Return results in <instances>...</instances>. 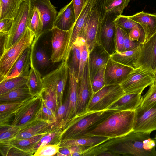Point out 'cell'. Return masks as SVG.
Returning a JSON list of instances; mask_svg holds the SVG:
<instances>
[{"mask_svg":"<svg viewBox=\"0 0 156 156\" xmlns=\"http://www.w3.org/2000/svg\"><path fill=\"white\" fill-rule=\"evenodd\" d=\"M150 133L132 131L122 136L109 138L97 145L88 147L85 156H96L109 152L114 156H156V140Z\"/></svg>","mask_w":156,"mask_h":156,"instance_id":"obj_1","label":"cell"},{"mask_svg":"<svg viewBox=\"0 0 156 156\" xmlns=\"http://www.w3.org/2000/svg\"><path fill=\"white\" fill-rule=\"evenodd\" d=\"M135 111H118L110 115L83 137L109 138L125 135L133 131Z\"/></svg>","mask_w":156,"mask_h":156,"instance_id":"obj_2","label":"cell"},{"mask_svg":"<svg viewBox=\"0 0 156 156\" xmlns=\"http://www.w3.org/2000/svg\"><path fill=\"white\" fill-rule=\"evenodd\" d=\"M118 110L107 109L98 111H88L76 116L61 133L59 141L83 137L111 114Z\"/></svg>","mask_w":156,"mask_h":156,"instance_id":"obj_3","label":"cell"},{"mask_svg":"<svg viewBox=\"0 0 156 156\" xmlns=\"http://www.w3.org/2000/svg\"><path fill=\"white\" fill-rule=\"evenodd\" d=\"M41 93L34 96L16 108L0 113V127L21 128L36 118L42 102Z\"/></svg>","mask_w":156,"mask_h":156,"instance_id":"obj_4","label":"cell"},{"mask_svg":"<svg viewBox=\"0 0 156 156\" xmlns=\"http://www.w3.org/2000/svg\"><path fill=\"white\" fill-rule=\"evenodd\" d=\"M106 13L102 0H96L91 9L87 24L79 35L85 38L90 53L95 47L101 45V30Z\"/></svg>","mask_w":156,"mask_h":156,"instance_id":"obj_5","label":"cell"},{"mask_svg":"<svg viewBox=\"0 0 156 156\" xmlns=\"http://www.w3.org/2000/svg\"><path fill=\"white\" fill-rule=\"evenodd\" d=\"M32 9L30 0H25L23 2L13 19L10 31L4 36L1 55L19 41L24 35L27 27H29Z\"/></svg>","mask_w":156,"mask_h":156,"instance_id":"obj_6","label":"cell"},{"mask_svg":"<svg viewBox=\"0 0 156 156\" xmlns=\"http://www.w3.org/2000/svg\"><path fill=\"white\" fill-rule=\"evenodd\" d=\"M35 34L28 27L20 40L0 56V81L8 75L13 66L25 50L31 46Z\"/></svg>","mask_w":156,"mask_h":156,"instance_id":"obj_7","label":"cell"},{"mask_svg":"<svg viewBox=\"0 0 156 156\" xmlns=\"http://www.w3.org/2000/svg\"><path fill=\"white\" fill-rule=\"evenodd\" d=\"M125 94L119 84L105 85L97 92L93 94L87 106V112L107 109Z\"/></svg>","mask_w":156,"mask_h":156,"instance_id":"obj_8","label":"cell"},{"mask_svg":"<svg viewBox=\"0 0 156 156\" xmlns=\"http://www.w3.org/2000/svg\"><path fill=\"white\" fill-rule=\"evenodd\" d=\"M154 81V73L149 70L134 69L120 84L125 94H142Z\"/></svg>","mask_w":156,"mask_h":156,"instance_id":"obj_9","label":"cell"},{"mask_svg":"<svg viewBox=\"0 0 156 156\" xmlns=\"http://www.w3.org/2000/svg\"><path fill=\"white\" fill-rule=\"evenodd\" d=\"M69 71L68 62L63 61L55 70L43 77L44 89L51 86L55 87L58 107L63 103V93L69 75Z\"/></svg>","mask_w":156,"mask_h":156,"instance_id":"obj_10","label":"cell"},{"mask_svg":"<svg viewBox=\"0 0 156 156\" xmlns=\"http://www.w3.org/2000/svg\"><path fill=\"white\" fill-rule=\"evenodd\" d=\"M73 27L65 31L54 27L51 30V60L55 63L63 61L66 56Z\"/></svg>","mask_w":156,"mask_h":156,"instance_id":"obj_11","label":"cell"},{"mask_svg":"<svg viewBox=\"0 0 156 156\" xmlns=\"http://www.w3.org/2000/svg\"><path fill=\"white\" fill-rule=\"evenodd\" d=\"M119 15L114 12H106L102 26L101 44L110 55L115 51V40L117 24L115 20Z\"/></svg>","mask_w":156,"mask_h":156,"instance_id":"obj_12","label":"cell"},{"mask_svg":"<svg viewBox=\"0 0 156 156\" xmlns=\"http://www.w3.org/2000/svg\"><path fill=\"white\" fill-rule=\"evenodd\" d=\"M156 130V103L147 109L139 107L135 111L133 130L151 133Z\"/></svg>","mask_w":156,"mask_h":156,"instance_id":"obj_13","label":"cell"},{"mask_svg":"<svg viewBox=\"0 0 156 156\" xmlns=\"http://www.w3.org/2000/svg\"><path fill=\"white\" fill-rule=\"evenodd\" d=\"M93 94L88 59L83 76L79 82L77 89L76 116L87 112V106Z\"/></svg>","mask_w":156,"mask_h":156,"instance_id":"obj_14","label":"cell"},{"mask_svg":"<svg viewBox=\"0 0 156 156\" xmlns=\"http://www.w3.org/2000/svg\"><path fill=\"white\" fill-rule=\"evenodd\" d=\"M59 128L60 125L58 122L52 123L36 118L21 128L14 136L7 140L29 138L39 134L48 133Z\"/></svg>","mask_w":156,"mask_h":156,"instance_id":"obj_15","label":"cell"},{"mask_svg":"<svg viewBox=\"0 0 156 156\" xmlns=\"http://www.w3.org/2000/svg\"><path fill=\"white\" fill-rule=\"evenodd\" d=\"M147 69L154 74L156 71V33L143 44L134 68Z\"/></svg>","mask_w":156,"mask_h":156,"instance_id":"obj_16","label":"cell"},{"mask_svg":"<svg viewBox=\"0 0 156 156\" xmlns=\"http://www.w3.org/2000/svg\"><path fill=\"white\" fill-rule=\"evenodd\" d=\"M134 69L117 62L110 57L105 69V85L119 84Z\"/></svg>","mask_w":156,"mask_h":156,"instance_id":"obj_17","label":"cell"},{"mask_svg":"<svg viewBox=\"0 0 156 156\" xmlns=\"http://www.w3.org/2000/svg\"><path fill=\"white\" fill-rule=\"evenodd\" d=\"M79 84L74 73L69 71V86L67 96L68 107L66 114L62 125V131L63 130L76 116V107L77 89Z\"/></svg>","mask_w":156,"mask_h":156,"instance_id":"obj_18","label":"cell"},{"mask_svg":"<svg viewBox=\"0 0 156 156\" xmlns=\"http://www.w3.org/2000/svg\"><path fill=\"white\" fill-rule=\"evenodd\" d=\"M31 5L38 9L43 24V33L50 31L54 27L58 14L50 0H30Z\"/></svg>","mask_w":156,"mask_h":156,"instance_id":"obj_19","label":"cell"},{"mask_svg":"<svg viewBox=\"0 0 156 156\" xmlns=\"http://www.w3.org/2000/svg\"><path fill=\"white\" fill-rule=\"evenodd\" d=\"M96 0H88L76 20L73 26L69 44L64 61L68 62L73 45L85 27L91 9Z\"/></svg>","mask_w":156,"mask_h":156,"instance_id":"obj_20","label":"cell"},{"mask_svg":"<svg viewBox=\"0 0 156 156\" xmlns=\"http://www.w3.org/2000/svg\"><path fill=\"white\" fill-rule=\"evenodd\" d=\"M76 22V16L72 0L62 8L58 13L54 27L67 31L72 28Z\"/></svg>","mask_w":156,"mask_h":156,"instance_id":"obj_21","label":"cell"},{"mask_svg":"<svg viewBox=\"0 0 156 156\" xmlns=\"http://www.w3.org/2000/svg\"><path fill=\"white\" fill-rule=\"evenodd\" d=\"M110 55L101 45L95 47L90 53L88 62L91 81L99 69L107 64Z\"/></svg>","mask_w":156,"mask_h":156,"instance_id":"obj_22","label":"cell"},{"mask_svg":"<svg viewBox=\"0 0 156 156\" xmlns=\"http://www.w3.org/2000/svg\"><path fill=\"white\" fill-rule=\"evenodd\" d=\"M31 46L25 50L2 80L19 76H28L31 66Z\"/></svg>","mask_w":156,"mask_h":156,"instance_id":"obj_23","label":"cell"},{"mask_svg":"<svg viewBox=\"0 0 156 156\" xmlns=\"http://www.w3.org/2000/svg\"><path fill=\"white\" fill-rule=\"evenodd\" d=\"M142 99L141 94H125L112 104L108 109L120 111H135Z\"/></svg>","mask_w":156,"mask_h":156,"instance_id":"obj_24","label":"cell"},{"mask_svg":"<svg viewBox=\"0 0 156 156\" xmlns=\"http://www.w3.org/2000/svg\"><path fill=\"white\" fill-rule=\"evenodd\" d=\"M128 17L143 28L145 34L144 43L156 33V15L142 11Z\"/></svg>","mask_w":156,"mask_h":156,"instance_id":"obj_25","label":"cell"},{"mask_svg":"<svg viewBox=\"0 0 156 156\" xmlns=\"http://www.w3.org/2000/svg\"><path fill=\"white\" fill-rule=\"evenodd\" d=\"M39 37L34 38L31 46V55L34 65L40 73L48 68L51 60L45 50L38 45L37 41Z\"/></svg>","mask_w":156,"mask_h":156,"instance_id":"obj_26","label":"cell"},{"mask_svg":"<svg viewBox=\"0 0 156 156\" xmlns=\"http://www.w3.org/2000/svg\"><path fill=\"white\" fill-rule=\"evenodd\" d=\"M47 133L39 134L26 139H14L0 142V145L15 147L27 151L31 155H33V154L34 153L33 150L34 147L41 138Z\"/></svg>","mask_w":156,"mask_h":156,"instance_id":"obj_27","label":"cell"},{"mask_svg":"<svg viewBox=\"0 0 156 156\" xmlns=\"http://www.w3.org/2000/svg\"><path fill=\"white\" fill-rule=\"evenodd\" d=\"M109 138L97 136H86L60 141L59 148L74 146L93 147L103 142Z\"/></svg>","mask_w":156,"mask_h":156,"instance_id":"obj_28","label":"cell"},{"mask_svg":"<svg viewBox=\"0 0 156 156\" xmlns=\"http://www.w3.org/2000/svg\"><path fill=\"white\" fill-rule=\"evenodd\" d=\"M142 44H141L137 47L130 50L120 52L115 51L110 55V57L113 60L117 62L134 68Z\"/></svg>","mask_w":156,"mask_h":156,"instance_id":"obj_29","label":"cell"},{"mask_svg":"<svg viewBox=\"0 0 156 156\" xmlns=\"http://www.w3.org/2000/svg\"><path fill=\"white\" fill-rule=\"evenodd\" d=\"M31 94L35 96L44 90L43 77L40 72L34 65L31 55V66L27 84Z\"/></svg>","mask_w":156,"mask_h":156,"instance_id":"obj_30","label":"cell"},{"mask_svg":"<svg viewBox=\"0 0 156 156\" xmlns=\"http://www.w3.org/2000/svg\"><path fill=\"white\" fill-rule=\"evenodd\" d=\"M25 0H0V20L13 19L23 1Z\"/></svg>","mask_w":156,"mask_h":156,"instance_id":"obj_31","label":"cell"},{"mask_svg":"<svg viewBox=\"0 0 156 156\" xmlns=\"http://www.w3.org/2000/svg\"><path fill=\"white\" fill-rule=\"evenodd\" d=\"M33 96L26 85L0 95V102L22 101Z\"/></svg>","mask_w":156,"mask_h":156,"instance_id":"obj_32","label":"cell"},{"mask_svg":"<svg viewBox=\"0 0 156 156\" xmlns=\"http://www.w3.org/2000/svg\"><path fill=\"white\" fill-rule=\"evenodd\" d=\"M28 76H19L0 81V95L27 85Z\"/></svg>","mask_w":156,"mask_h":156,"instance_id":"obj_33","label":"cell"},{"mask_svg":"<svg viewBox=\"0 0 156 156\" xmlns=\"http://www.w3.org/2000/svg\"><path fill=\"white\" fill-rule=\"evenodd\" d=\"M41 94L45 105L56 114L58 105L55 88L51 86L44 89L41 92Z\"/></svg>","mask_w":156,"mask_h":156,"instance_id":"obj_34","label":"cell"},{"mask_svg":"<svg viewBox=\"0 0 156 156\" xmlns=\"http://www.w3.org/2000/svg\"><path fill=\"white\" fill-rule=\"evenodd\" d=\"M31 6L32 12L29 28L35 34V38H37L43 34V24L38 9L32 5Z\"/></svg>","mask_w":156,"mask_h":156,"instance_id":"obj_35","label":"cell"},{"mask_svg":"<svg viewBox=\"0 0 156 156\" xmlns=\"http://www.w3.org/2000/svg\"><path fill=\"white\" fill-rule=\"evenodd\" d=\"M70 55L71 57L68 65L69 70L74 73L77 78L80 58V44L78 37L73 45Z\"/></svg>","mask_w":156,"mask_h":156,"instance_id":"obj_36","label":"cell"},{"mask_svg":"<svg viewBox=\"0 0 156 156\" xmlns=\"http://www.w3.org/2000/svg\"><path fill=\"white\" fill-rule=\"evenodd\" d=\"M80 44V58L78 73L77 77L78 81H79L82 78L85 68L89 58V51L85 39L82 37H78Z\"/></svg>","mask_w":156,"mask_h":156,"instance_id":"obj_37","label":"cell"},{"mask_svg":"<svg viewBox=\"0 0 156 156\" xmlns=\"http://www.w3.org/2000/svg\"><path fill=\"white\" fill-rule=\"evenodd\" d=\"M130 0H102V1L104 8L106 12H114L121 15Z\"/></svg>","mask_w":156,"mask_h":156,"instance_id":"obj_38","label":"cell"},{"mask_svg":"<svg viewBox=\"0 0 156 156\" xmlns=\"http://www.w3.org/2000/svg\"><path fill=\"white\" fill-rule=\"evenodd\" d=\"M156 103V82H154L150 86L146 93L142 96V99L139 106L142 109H147Z\"/></svg>","mask_w":156,"mask_h":156,"instance_id":"obj_39","label":"cell"},{"mask_svg":"<svg viewBox=\"0 0 156 156\" xmlns=\"http://www.w3.org/2000/svg\"><path fill=\"white\" fill-rule=\"evenodd\" d=\"M42 99L41 105L36 118L44 120L52 123L58 122L56 114L45 105L42 97Z\"/></svg>","mask_w":156,"mask_h":156,"instance_id":"obj_40","label":"cell"},{"mask_svg":"<svg viewBox=\"0 0 156 156\" xmlns=\"http://www.w3.org/2000/svg\"><path fill=\"white\" fill-rule=\"evenodd\" d=\"M106 64L103 65L99 69L91 81L93 93L97 92L105 86V72Z\"/></svg>","mask_w":156,"mask_h":156,"instance_id":"obj_41","label":"cell"},{"mask_svg":"<svg viewBox=\"0 0 156 156\" xmlns=\"http://www.w3.org/2000/svg\"><path fill=\"white\" fill-rule=\"evenodd\" d=\"M60 142L55 144H48L38 148L33 154L34 156H52L59 151Z\"/></svg>","mask_w":156,"mask_h":156,"instance_id":"obj_42","label":"cell"},{"mask_svg":"<svg viewBox=\"0 0 156 156\" xmlns=\"http://www.w3.org/2000/svg\"><path fill=\"white\" fill-rule=\"evenodd\" d=\"M117 25L120 27L128 34L138 23L130 19L128 16L119 15L115 20Z\"/></svg>","mask_w":156,"mask_h":156,"instance_id":"obj_43","label":"cell"},{"mask_svg":"<svg viewBox=\"0 0 156 156\" xmlns=\"http://www.w3.org/2000/svg\"><path fill=\"white\" fill-rule=\"evenodd\" d=\"M129 39L132 41H136L143 44L145 40V34L143 28L138 23L133 27L128 33Z\"/></svg>","mask_w":156,"mask_h":156,"instance_id":"obj_44","label":"cell"},{"mask_svg":"<svg viewBox=\"0 0 156 156\" xmlns=\"http://www.w3.org/2000/svg\"><path fill=\"white\" fill-rule=\"evenodd\" d=\"M20 128L13 126L0 127V142L11 139L18 132Z\"/></svg>","mask_w":156,"mask_h":156,"instance_id":"obj_45","label":"cell"},{"mask_svg":"<svg viewBox=\"0 0 156 156\" xmlns=\"http://www.w3.org/2000/svg\"><path fill=\"white\" fill-rule=\"evenodd\" d=\"M125 32L121 27L117 25L115 40L116 52H120L123 51Z\"/></svg>","mask_w":156,"mask_h":156,"instance_id":"obj_46","label":"cell"},{"mask_svg":"<svg viewBox=\"0 0 156 156\" xmlns=\"http://www.w3.org/2000/svg\"><path fill=\"white\" fill-rule=\"evenodd\" d=\"M30 98L22 101L0 102V113L10 111L16 108Z\"/></svg>","mask_w":156,"mask_h":156,"instance_id":"obj_47","label":"cell"},{"mask_svg":"<svg viewBox=\"0 0 156 156\" xmlns=\"http://www.w3.org/2000/svg\"><path fill=\"white\" fill-rule=\"evenodd\" d=\"M68 104V100L67 97L64 102H63L62 104L58 107L56 112L57 121L59 124L61 129L62 128L63 121L66 114Z\"/></svg>","mask_w":156,"mask_h":156,"instance_id":"obj_48","label":"cell"},{"mask_svg":"<svg viewBox=\"0 0 156 156\" xmlns=\"http://www.w3.org/2000/svg\"><path fill=\"white\" fill-rule=\"evenodd\" d=\"M141 43L136 41H132L129 37L128 34L125 32L124 47L122 52L130 50L139 46Z\"/></svg>","mask_w":156,"mask_h":156,"instance_id":"obj_49","label":"cell"},{"mask_svg":"<svg viewBox=\"0 0 156 156\" xmlns=\"http://www.w3.org/2000/svg\"><path fill=\"white\" fill-rule=\"evenodd\" d=\"M13 19H5L0 20V35L7 34L10 31Z\"/></svg>","mask_w":156,"mask_h":156,"instance_id":"obj_50","label":"cell"},{"mask_svg":"<svg viewBox=\"0 0 156 156\" xmlns=\"http://www.w3.org/2000/svg\"><path fill=\"white\" fill-rule=\"evenodd\" d=\"M73 1L76 16V21L88 0H72Z\"/></svg>","mask_w":156,"mask_h":156,"instance_id":"obj_51","label":"cell"},{"mask_svg":"<svg viewBox=\"0 0 156 156\" xmlns=\"http://www.w3.org/2000/svg\"><path fill=\"white\" fill-rule=\"evenodd\" d=\"M87 146H74L69 147L71 156H82Z\"/></svg>","mask_w":156,"mask_h":156,"instance_id":"obj_52","label":"cell"},{"mask_svg":"<svg viewBox=\"0 0 156 156\" xmlns=\"http://www.w3.org/2000/svg\"><path fill=\"white\" fill-rule=\"evenodd\" d=\"M58 156H71L69 147H63L59 148L56 154Z\"/></svg>","mask_w":156,"mask_h":156,"instance_id":"obj_53","label":"cell"},{"mask_svg":"<svg viewBox=\"0 0 156 156\" xmlns=\"http://www.w3.org/2000/svg\"><path fill=\"white\" fill-rule=\"evenodd\" d=\"M154 81L155 82H156V71L154 73Z\"/></svg>","mask_w":156,"mask_h":156,"instance_id":"obj_54","label":"cell"},{"mask_svg":"<svg viewBox=\"0 0 156 156\" xmlns=\"http://www.w3.org/2000/svg\"><path fill=\"white\" fill-rule=\"evenodd\" d=\"M154 139H155V140H156V135H155V138H154Z\"/></svg>","mask_w":156,"mask_h":156,"instance_id":"obj_55","label":"cell"}]
</instances>
